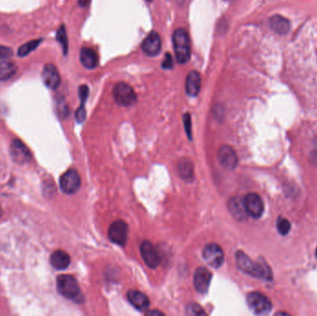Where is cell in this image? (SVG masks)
<instances>
[{
  "label": "cell",
  "mask_w": 317,
  "mask_h": 316,
  "mask_svg": "<svg viewBox=\"0 0 317 316\" xmlns=\"http://www.w3.org/2000/svg\"><path fill=\"white\" fill-rule=\"evenodd\" d=\"M81 185V179L79 176L77 171L75 170H68L64 173L60 179V186L62 192L68 195L74 194L78 191Z\"/></svg>",
  "instance_id": "obj_6"
},
{
  "label": "cell",
  "mask_w": 317,
  "mask_h": 316,
  "mask_svg": "<svg viewBox=\"0 0 317 316\" xmlns=\"http://www.w3.org/2000/svg\"><path fill=\"white\" fill-rule=\"evenodd\" d=\"M142 50L148 56H156L161 52L162 40L158 33L151 32L142 43Z\"/></svg>",
  "instance_id": "obj_15"
},
{
  "label": "cell",
  "mask_w": 317,
  "mask_h": 316,
  "mask_svg": "<svg viewBox=\"0 0 317 316\" xmlns=\"http://www.w3.org/2000/svg\"><path fill=\"white\" fill-rule=\"evenodd\" d=\"M13 56V51L8 46L0 45V60H8Z\"/></svg>",
  "instance_id": "obj_28"
},
{
  "label": "cell",
  "mask_w": 317,
  "mask_h": 316,
  "mask_svg": "<svg viewBox=\"0 0 317 316\" xmlns=\"http://www.w3.org/2000/svg\"><path fill=\"white\" fill-rule=\"evenodd\" d=\"M50 263L55 269L64 270L70 265V256L61 249L56 250L50 257Z\"/></svg>",
  "instance_id": "obj_21"
},
{
  "label": "cell",
  "mask_w": 317,
  "mask_h": 316,
  "mask_svg": "<svg viewBox=\"0 0 317 316\" xmlns=\"http://www.w3.org/2000/svg\"><path fill=\"white\" fill-rule=\"evenodd\" d=\"M211 280V274L205 267L198 268L194 275V286L198 292L207 293L209 290L210 283Z\"/></svg>",
  "instance_id": "obj_12"
},
{
  "label": "cell",
  "mask_w": 317,
  "mask_h": 316,
  "mask_svg": "<svg viewBox=\"0 0 317 316\" xmlns=\"http://www.w3.org/2000/svg\"><path fill=\"white\" fill-rule=\"evenodd\" d=\"M236 261L240 270L253 278H262L269 281L273 279L272 271L267 263L254 262L241 250L236 253Z\"/></svg>",
  "instance_id": "obj_1"
},
{
  "label": "cell",
  "mask_w": 317,
  "mask_h": 316,
  "mask_svg": "<svg viewBox=\"0 0 317 316\" xmlns=\"http://www.w3.org/2000/svg\"><path fill=\"white\" fill-rule=\"evenodd\" d=\"M85 116H86V112H85V106L81 105L76 110V114H75L76 121L78 123H83L85 120Z\"/></svg>",
  "instance_id": "obj_32"
},
{
  "label": "cell",
  "mask_w": 317,
  "mask_h": 316,
  "mask_svg": "<svg viewBox=\"0 0 317 316\" xmlns=\"http://www.w3.org/2000/svg\"><path fill=\"white\" fill-rule=\"evenodd\" d=\"M42 41H43L42 38L35 39V40H31V41L25 43L24 45L19 47L18 56L19 57H25V56L30 54L35 49H36L38 47L40 43Z\"/></svg>",
  "instance_id": "obj_24"
},
{
  "label": "cell",
  "mask_w": 317,
  "mask_h": 316,
  "mask_svg": "<svg viewBox=\"0 0 317 316\" xmlns=\"http://www.w3.org/2000/svg\"><path fill=\"white\" fill-rule=\"evenodd\" d=\"M247 214L253 218H260L263 215L264 205L262 198L256 193H249L243 199Z\"/></svg>",
  "instance_id": "obj_9"
},
{
  "label": "cell",
  "mask_w": 317,
  "mask_h": 316,
  "mask_svg": "<svg viewBox=\"0 0 317 316\" xmlns=\"http://www.w3.org/2000/svg\"><path fill=\"white\" fill-rule=\"evenodd\" d=\"M218 160L224 169L234 170L239 162L236 151L229 146H223L218 150Z\"/></svg>",
  "instance_id": "obj_10"
},
{
  "label": "cell",
  "mask_w": 317,
  "mask_h": 316,
  "mask_svg": "<svg viewBox=\"0 0 317 316\" xmlns=\"http://www.w3.org/2000/svg\"><path fill=\"white\" fill-rule=\"evenodd\" d=\"M178 172L184 180L190 182L194 178V168L192 162L187 159H182L178 162Z\"/></svg>",
  "instance_id": "obj_22"
},
{
  "label": "cell",
  "mask_w": 317,
  "mask_h": 316,
  "mask_svg": "<svg viewBox=\"0 0 317 316\" xmlns=\"http://www.w3.org/2000/svg\"><path fill=\"white\" fill-rule=\"evenodd\" d=\"M42 79L44 84L48 88L55 90L61 85V75L56 68V66L48 63L46 64L42 70Z\"/></svg>",
  "instance_id": "obj_11"
},
{
  "label": "cell",
  "mask_w": 317,
  "mask_h": 316,
  "mask_svg": "<svg viewBox=\"0 0 317 316\" xmlns=\"http://www.w3.org/2000/svg\"><path fill=\"white\" fill-rule=\"evenodd\" d=\"M80 61L86 69H94L99 64V57L92 48L83 47L80 51Z\"/></svg>",
  "instance_id": "obj_19"
},
{
  "label": "cell",
  "mask_w": 317,
  "mask_h": 316,
  "mask_svg": "<svg viewBox=\"0 0 317 316\" xmlns=\"http://www.w3.org/2000/svg\"><path fill=\"white\" fill-rule=\"evenodd\" d=\"M127 298L132 305L140 311H145L149 306V300L146 294L142 293L139 290H130L127 293Z\"/></svg>",
  "instance_id": "obj_18"
},
{
  "label": "cell",
  "mask_w": 317,
  "mask_h": 316,
  "mask_svg": "<svg viewBox=\"0 0 317 316\" xmlns=\"http://www.w3.org/2000/svg\"><path fill=\"white\" fill-rule=\"evenodd\" d=\"M140 252L144 262H146L149 268H156L158 266L160 262L159 253L151 242L144 241L141 244Z\"/></svg>",
  "instance_id": "obj_13"
},
{
  "label": "cell",
  "mask_w": 317,
  "mask_h": 316,
  "mask_svg": "<svg viewBox=\"0 0 317 316\" xmlns=\"http://www.w3.org/2000/svg\"><path fill=\"white\" fill-rule=\"evenodd\" d=\"M186 314L189 316H205L204 310L199 304L191 303L186 308Z\"/></svg>",
  "instance_id": "obj_27"
},
{
  "label": "cell",
  "mask_w": 317,
  "mask_h": 316,
  "mask_svg": "<svg viewBox=\"0 0 317 316\" xmlns=\"http://www.w3.org/2000/svg\"><path fill=\"white\" fill-rule=\"evenodd\" d=\"M316 254H317V252H316Z\"/></svg>",
  "instance_id": "obj_38"
},
{
  "label": "cell",
  "mask_w": 317,
  "mask_h": 316,
  "mask_svg": "<svg viewBox=\"0 0 317 316\" xmlns=\"http://www.w3.org/2000/svg\"><path fill=\"white\" fill-rule=\"evenodd\" d=\"M58 108H59V113L60 114H67V111H68V108H67V105L64 101H62L61 102H59L58 104Z\"/></svg>",
  "instance_id": "obj_33"
},
{
  "label": "cell",
  "mask_w": 317,
  "mask_h": 316,
  "mask_svg": "<svg viewBox=\"0 0 317 316\" xmlns=\"http://www.w3.org/2000/svg\"><path fill=\"white\" fill-rule=\"evenodd\" d=\"M175 53L178 63L185 64L191 57V42L185 29H177L173 35Z\"/></svg>",
  "instance_id": "obj_2"
},
{
  "label": "cell",
  "mask_w": 317,
  "mask_h": 316,
  "mask_svg": "<svg viewBox=\"0 0 317 316\" xmlns=\"http://www.w3.org/2000/svg\"><path fill=\"white\" fill-rule=\"evenodd\" d=\"M173 66H174L173 57H172V55L170 53H166L163 63H162V67H163V69H172Z\"/></svg>",
  "instance_id": "obj_31"
},
{
  "label": "cell",
  "mask_w": 317,
  "mask_h": 316,
  "mask_svg": "<svg viewBox=\"0 0 317 316\" xmlns=\"http://www.w3.org/2000/svg\"><path fill=\"white\" fill-rule=\"evenodd\" d=\"M113 98L116 101L117 104L124 107H130L138 101L137 94L133 89V87L123 82L118 83L114 86Z\"/></svg>",
  "instance_id": "obj_5"
},
{
  "label": "cell",
  "mask_w": 317,
  "mask_h": 316,
  "mask_svg": "<svg viewBox=\"0 0 317 316\" xmlns=\"http://www.w3.org/2000/svg\"><path fill=\"white\" fill-rule=\"evenodd\" d=\"M1 211H1V207H0V216H1Z\"/></svg>",
  "instance_id": "obj_36"
},
{
  "label": "cell",
  "mask_w": 317,
  "mask_h": 316,
  "mask_svg": "<svg viewBox=\"0 0 317 316\" xmlns=\"http://www.w3.org/2000/svg\"><path fill=\"white\" fill-rule=\"evenodd\" d=\"M17 72L15 63L9 61L0 62V81H7L13 77Z\"/></svg>",
  "instance_id": "obj_23"
},
{
  "label": "cell",
  "mask_w": 317,
  "mask_h": 316,
  "mask_svg": "<svg viewBox=\"0 0 317 316\" xmlns=\"http://www.w3.org/2000/svg\"><path fill=\"white\" fill-rule=\"evenodd\" d=\"M225 1H228V2H232V1H235V0H225Z\"/></svg>",
  "instance_id": "obj_35"
},
{
  "label": "cell",
  "mask_w": 317,
  "mask_h": 316,
  "mask_svg": "<svg viewBox=\"0 0 317 316\" xmlns=\"http://www.w3.org/2000/svg\"><path fill=\"white\" fill-rule=\"evenodd\" d=\"M88 94H89V89H88L87 85H81L79 87V97L81 100V105L85 104V101L88 97Z\"/></svg>",
  "instance_id": "obj_29"
},
{
  "label": "cell",
  "mask_w": 317,
  "mask_h": 316,
  "mask_svg": "<svg viewBox=\"0 0 317 316\" xmlns=\"http://www.w3.org/2000/svg\"><path fill=\"white\" fill-rule=\"evenodd\" d=\"M57 288L60 294L66 299L81 302L83 296L75 278L69 275H62L57 278Z\"/></svg>",
  "instance_id": "obj_3"
},
{
  "label": "cell",
  "mask_w": 317,
  "mask_h": 316,
  "mask_svg": "<svg viewBox=\"0 0 317 316\" xmlns=\"http://www.w3.org/2000/svg\"><path fill=\"white\" fill-rule=\"evenodd\" d=\"M228 208L233 217L236 218L237 220L244 221L247 219L248 214L245 208L243 199H241L240 197H234L228 203Z\"/></svg>",
  "instance_id": "obj_16"
},
{
  "label": "cell",
  "mask_w": 317,
  "mask_h": 316,
  "mask_svg": "<svg viewBox=\"0 0 317 316\" xmlns=\"http://www.w3.org/2000/svg\"><path fill=\"white\" fill-rule=\"evenodd\" d=\"M277 228H278V231L283 235V236H286L287 235L289 231H290V228H291V224L289 223V221L286 219V218H283V217H279L277 221Z\"/></svg>",
  "instance_id": "obj_26"
},
{
  "label": "cell",
  "mask_w": 317,
  "mask_h": 316,
  "mask_svg": "<svg viewBox=\"0 0 317 316\" xmlns=\"http://www.w3.org/2000/svg\"><path fill=\"white\" fill-rule=\"evenodd\" d=\"M108 237L111 242L124 246L128 239V225L122 220L115 221L108 227Z\"/></svg>",
  "instance_id": "obj_7"
},
{
  "label": "cell",
  "mask_w": 317,
  "mask_h": 316,
  "mask_svg": "<svg viewBox=\"0 0 317 316\" xmlns=\"http://www.w3.org/2000/svg\"><path fill=\"white\" fill-rule=\"evenodd\" d=\"M247 303L250 310L259 316L268 315L273 308L269 298L258 291L250 292L247 295Z\"/></svg>",
  "instance_id": "obj_4"
},
{
  "label": "cell",
  "mask_w": 317,
  "mask_h": 316,
  "mask_svg": "<svg viewBox=\"0 0 317 316\" xmlns=\"http://www.w3.org/2000/svg\"><path fill=\"white\" fill-rule=\"evenodd\" d=\"M90 0H78V3H79V6L82 7V8H85L86 7L88 4H89Z\"/></svg>",
  "instance_id": "obj_34"
},
{
  "label": "cell",
  "mask_w": 317,
  "mask_h": 316,
  "mask_svg": "<svg viewBox=\"0 0 317 316\" xmlns=\"http://www.w3.org/2000/svg\"><path fill=\"white\" fill-rule=\"evenodd\" d=\"M202 254L206 262L213 268H219L224 263V251L222 247L215 243H211L206 245Z\"/></svg>",
  "instance_id": "obj_8"
},
{
  "label": "cell",
  "mask_w": 317,
  "mask_h": 316,
  "mask_svg": "<svg viewBox=\"0 0 317 316\" xmlns=\"http://www.w3.org/2000/svg\"><path fill=\"white\" fill-rule=\"evenodd\" d=\"M270 27L275 33L284 35L290 30V23L283 16L275 15L270 19Z\"/></svg>",
  "instance_id": "obj_20"
},
{
  "label": "cell",
  "mask_w": 317,
  "mask_h": 316,
  "mask_svg": "<svg viewBox=\"0 0 317 316\" xmlns=\"http://www.w3.org/2000/svg\"><path fill=\"white\" fill-rule=\"evenodd\" d=\"M184 124H185V128H186V134L188 138L191 139V116L189 113H186L184 115Z\"/></svg>",
  "instance_id": "obj_30"
},
{
  "label": "cell",
  "mask_w": 317,
  "mask_h": 316,
  "mask_svg": "<svg viewBox=\"0 0 317 316\" xmlns=\"http://www.w3.org/2000/svg\"><path fill=\"white\" fill-rule=\"evenodd\" d=\"M56 39L57 41L62 45L63 53L64 55H67L68 49H69V43H68V37H67V33H66V28L64 25H62L56 34Z\"/></svg>",
  "instance_id": "obj_25"
},
{
  "label": "cell",
  "mask_w": 317,
  "mask_h": 316,
  "mask_svg": "<svg viewBox=\"0 0 317 316\" xmlns=\"http://www.w3.org/2000/svg\"><path fill=\"white\" fill-rule=\"evenodd\" d=\"M201 78L200 73L196 70H192L186 77V90L188 96L197 97L201 91Z\"/></svg>",
  "instance_id": "obj_17"
},
{
  "label": "cell",
  "mask_w": 317,
  "mask_h": 316,
  "mask_svg": "<svg viewBox=\"0 0 317 316\" xmlns=\"http://www.w3.org/2000/svg\"><path fill=\"white\" fill-rule=\"evenodd\" d=\"M147 1H148V2H151V1H153V0H147Z\"/></svg>",
  "instance_id": "obj_37"
},
{
  "label": "cell",
  "mask_w": 317,
  "mask_h": 316,
  "mask_svg": "<svg viewBox=\"0 0 317 316\" xmlns=\"http://www.w3.org/2000/svg\"><path fill=\"white\" fill-rule=\"evenodd\" d=\"M10 155L14 162L24 164L31 159V153L24 143L20 140H13L10 146Z\"/></svg>",
  "instance_id": "obj_14"
}]
</instances>
